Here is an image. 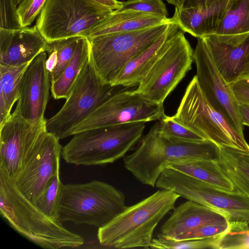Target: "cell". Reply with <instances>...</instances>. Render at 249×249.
<instances>
[{
    "label": "cell",
    "instance_id": "7c38bea8",
    "mask_svg": "<svg viewBox=\"0 0 249 249\" xmlns=\"http://www.w3.org/2000/svg\"><path fill=\"white\" fill-rule=\"evenodd\" d=\"M135 89L121 91L111 97L74 127L70 135L110 125L159 121L167 116L163 104L149 100Z\"/></svg>",
    "mask_w": 249,
    "mask_h": 249
},
{
    "label": "cell",
    "instance_id": "83f0119b",
    "mask_svg": "<svg viewBox=\"0 0 249 249\" xmlns=\"http://www.w3.org/2000/svg\"><path fill=\"white\" fill-rule=\"evenodd\" d=\"M249 32V0H230L215 33L231 35Z\"/></svg>",
    "mask_w": 249,
    "mask_h": 249
},
{
    "label": "cell",
    "instance_id": "d590c367",
    "mask_svg": "<svg viewBox=\"0 0 249 249\" xmlns=\"http://www.w3.org/2000/svg\"><path fill=\"white\" fill-rule=\"evenodd\" d=\"M228 227L229 223L204 225L182 234L177 240L201 239L212 237L223 233Z\"/></svg>",
    "mask_w": 249,
    "mask_h": 249
},
{
    "label": "cell",
    "instance_id": "8fae6325",
    "mask_svg": "<svg viewBox=\"0 0 249 249\" xmlns=\"http://www.w3.org/2000/svg\"><path fill=\"white\" fill-rule=\"evenodd\" d=\"M194 50L178 30L167 39L155 64L135 90L149 100L163 104L192 69Z\"/></svg>",
    "mask_w": 249,
    "mask_h": 249
},
{
    "label": "cell",
    "instance_id": "30bf717a",
    "mask_svg": "<svg viewBox=\"0 0 249 249\" xmlns=\"http://www.w3.org/2000/svg\"><path fill=\"white\" fill-rule=\"evenodd\" d=\"M156 187L216 210L225 215L229 223H249V198L235 188L232 191L222 190L170 168L162 172Z\"/></svg>",
    "mask_w": 249,
    "mask_h": 249
},
{
    "label": "cell",
    "instance_id": "5b68a950",
    "mask_svg": "<svg viewBox=\"0 0 249 249\" xmlns=\"http://www.w3.org/2000/svg\"><path fill=\"white\" fill-rule=\"evenodd\" d=\"M124 194L112 185L99 180L63 185L58 220L75 224L104 227L122 212Z\"/></svg>",
    "mask_w": 249,
    "mask_h": 249
},
{
    "label": "cell",
    "instance_id": "8d00e7d4",
    "mask_svg": "<svg viewBox=\"0 0 249 249\" xmlns=\"http://www.w3.org/2000/svg\"><path fill=\"white\" fill-rule=\"evenodd\" d=\"M230 85L238 103L249 104V80L240 78Z\"/></svg>",
    "mask_w": 249,
    "mask_h": 249
},
{
    "label": "cell",
    "instance_id": "d4e9b609",
    "mask_svg": "<svg viewBox=\"0 0 249 249\" xmlns=\"http://www.w3.org/2000/svg\"><path fill=\"white\" fill-rule=\"evenodd\" d=\"M218 164L234 187L249 198V152L220 147Z\"/></svg>",
    "mask_w": 249,
    "mask_h": 249
},
{
    "label": "cell",
    "instance_id": "52a82bcc",
    "mask_svg": "<svg viewBox=\"0 0 249 249\" xmlns=\"http://www.w3.org/2000/svg\"><path fill=\"white\" fill-rule=\"evenodd\" d=\"M172 118L220 147H229L249 152L245 136L241 135L209 102L196 76L188 85L176 113Z\"/></svg>",
    "mask_w": 249,
    "mask_h": 249
},
{
    "label": "cell",
    "instance_id": "e575fe53",
    "mask_svg": "<svg viewBox=\"0 0 249 249\" xmlns=\"http://www.w3.org/2000/svg\"><path fill=\"white\" fill-rule=\"evenodd\" d=\"M47 0H22L18 6V14L22 27L28 26L39 15Z\"/></svg>",
    "mask_w": 249,
    "mask_h": 249
},
{
    "label": "cell",
    "instance_id": "cb8c5ba5",
    "mask_svg": "<svg viewBox=\"0 0 249 249\" xmlns=\"http://www.w3.org/2000/svg\"><path fill=\"white\" fill-rule=\"evenodd\" d=\"M167 168L175 169L222 190L232 191L235 189L216 160H178L168 164Z\"/></svg>",
    "mask_w": 249,
    "mask_h": 249
},
{
    "label": "cell",
    "instance_id": "ffe728a7",
    "mask_svg": "<svg viewBox=\"0 0 249 249\" xmlns=\"http://www.w3.org/2000/svg\"><path fill=\"white\" fill-rule=\"evenodd\" d=\"M229 1L218 0L208 6L202 7H175L172 18L181 31L200 38L215 33Z\"/></svg>",
    "mask_w": 249,
    "mask_h": 249
},
{
    "label": "cell",
    "instance_id": "603a6c76",
    "mask_svg": "<svg viewBox=\"0 0 249 249\" xmlns=\"http://www.w3.org/2000/svg\"><path fill=\"white\" fill-rule=\"evenodd\" d=\"M90 57L89 39L81 37L74 54L59 78L51 85V91L55 99H67L84 72Z\"/></svg>",
    "mask_w": 249,
    "mask_h": 249
},
{
    "label": "cell",
    "instance_id": "d6a6232c",
    "mask_svg": "<svg viewBox=\"0 0 249 249\" xmlns=\"http://www.w3.org/2000/svg\"><path fill=\"white\" fill-rule=\"evenodd\" d=\"M133 10L154 14L167 18L168 11L162 0H128L122 2L116 11Z\"/></svg>",
    "mask_w": 249,
    "mask_h": 249
},
{
    "label": "cell",
    "instance_id": "ac0fdd59",
    "mask_svg": "<svg viewBox=\"0 0 249 249\" xmlns=\"http://www.w3.org/2000/svg\"><path fill=\"white\" fill-rule=\"evenodd\" d=\"M47 41L36 25L16 29L0 28V64L18 67L46 51Z\"/></svg>",
    "mask_w": 249,
    "mask_h": 249
},
{
    "label": "cell",
    "instance_id": "6da1fadb",
    "mask_svg": "<svg viewBox=\"0 0 249 249\" xmlns=\"http://www.w3.org/2000/svg\"><path fill=\"white\" fill-rule=\"evenodd\" d=\"M135 151L123 158L124 167L142 184L156 186L162 172L178 160L218 161L220 147L205 140L189 141L163 134L154 125L141 138Z\"/></svg>",
    "mask_w": 249,
    "mask_h": 249
},
{
    "label": "cell",
    "instance_id": "4316f807",
    "mask_svg": "<svg viewBox=\"0 0 249 249\" xmlns=\"http://www.w3.org/2000/svg\"><path fill=\"white\" fill-rule=\"evenodd\" d=\"M81 37H72L48 42L45 51L47 53L46 67L51 84L59 78L70 62Z\"/></svg>",
    "mask_w": 249,
    "mask_h": 249
},
{
    "label": "cell",
    "instance_id": "836d02e7",
    "mask_svg": "<svg viewBox=\"0 0 249 249\" xmlns=\"http://www.w3.org/2000/svg\"><path fill=\"white\" fill-rule=\"evenodd\" d=\"M18 6L16 0H0V28L16 29L22 27Z\"/></svg>",
    "mask_w": 249,
    "mask_h": 249
},
{
    "label": "cell",
    "instance_id": "9a60e30c",
    "mask_svg": "<svg viewBox=\"0 0 249 249\" xmlns=\"http://www.w3.org/2000/svg\"><path fill=\"white\" fill-rule=\"evenodd\" d=\"M47 53H39L28 65L21 81L20 93L12 113L33 126L46 123L44 113L47 107L51 82L46 67Z\"/></svg>",
    "mask_w": 249,
    "mask_h": 249
},
{
    "label": "cell",
    "instance_id": "f546056e",
    "mask_svg": "<svg viewBox=\"0 0 249 249\" xmlns=\"http://www.w3.org/2000/svg\"><path fill=\"white\" fill-rule=\"evenodd\" d=\"M59 174L54 176L49 182L35 205L46 216L58 219V213L63 187Z\"/></svg>",
    "mask_w": 249,
    "mask_h": 249
},
{
    "label": "cell",
    "instance_id": "7bdbcfd3",
    "mask_svg": "<svg viewBox=\"0 0 249 249\" xmlns=\"http://www.w3.org/2000/svg\"><path fill=\"white\" fill-rule=\"evenodd\" d=\"M22 0H16L17 4L18 5Z\"/></svg>",
    "mask_w": 249,
    "mask_h": 249
},
{
    "label": "cell",
    "instance_id": "60d3db41",
    "mask_svg": "<svg viewBox=\"0 0 249 249\" xmlns=\"http://www.w3.org/2000/svg\"><path fill=\"white\" fill-rule=\"evenodd\" d=\"M240 78L249 80V55L243 67L239 79Z\"/></svg>",
    "mask_w": 249,
    "mask_h": 249
},
{
    "label": "cell",
    "instance_id": "44dd1931",
    "mask_svg": "<svg viewBox=\"0 0 249 249\" xmlns=\"http://www.w3.org/2000/svg\"><path fill=\"white\" fill-rule=\"evenodd\" d=\"M178 30L175 23H172L163 34L125 65L113 85L137 87L160 56L167 39Z\"/></svg>",
    "mask_w": 249,
    "mask_h": 249
},
{
    "label": "cell",
    "instance_id": "74e56055",
    "mask_svg": "<svg viewBox=\"0 0 249 249\" xmlns=\"http://www.w3.org/2000/svg\"><path fill=\"white\" fill-rule=\"evenodd\" d=\"M217 0H184L182 7H206L212 4Z\"/></svg>",
    "mask_w": 249,
    "mask_h": 249
},
{
    "label": "cell",
    "instance_id": "e0dca14e",
    "mask_svg": "<svg viewBox=\"0 0 249 249\" xmlns=\"http://www.w3.org/2000/svg\"><path fill=\"white\" fill-rule=\"evenodd\" d=\"M219 72L228 84L238 80L249 55V32L213 34L200 37Z\"/></svg>",
    "mask_w": 249,
    "mask_h": 249
},
{
    "label": "cell",
    "instance_id": "b9f144b4",
    "mask_svg": "<svg viewBox=\"0 0 249 249\" xmlns=\"http://www.w3.org/2000/svg\"><path fill=\"white\" fill-rule=\"evenodd\" d=\"M168 3L172 4L178 8L182 7L184 0H165Z\"/></svg>",
    "mask_w": 249,
    "mask_h": 249
},
{
    "label": "cell",
    "instance_id": "8992f818",
    "mask_svg": "<svg viewBox=\"0 0 249 249\" xmlns=\"http://www.w3.org/2000/svg\"><path fill=\"white\" fill-rule=\"evenodd\" d=\"M173 23L87 37L90 43V57L102 82L113 85L125 65Z\"/></svg>",
    "mask_w": 249,
    "mask_h": 249
},
{
    "label": "cell",
    "instance_id": "3957f363",
    "mask_svg": "<svg viewBox=\"0 0 249 249\" xmlns=\"http://www.w3.org/2000/svg\"><path fill=\"white\" fill-rule=\"evenodd\" d=\"M179 197L172 191L161 189L126 207L110 222L98 228L99 243L110 248H150L156 227L175 208Z\"/></svg>",
    "mask_w": 249,
    "mask_h": 249
},
{
    "label": "cell",
    "instance_id": "277c9868",
    "mask_svg": "<svg viewBox=\"0 0 249 249\" xmlns=\"http://www.w3.org/2000/svg\"><path fill=\"white\" fill-rule=\"evenodd\" d=\"M145 123H125L76 134L62 147L61 155L66 162L76 165L112 163L140 141Z\"/></svg>",
    "mask_w": 249,
    "mask_h": 249
},
{
    "label": "cell",
    "instance_id": "f35d334b",
    "mask_svg": "<svg viewBox=\"0 0 249 249\" xmlns=\"http://www.w3.org/2000/svg\"><path fill=\"white\" fill-rule=\"evenodd\" d=\"M238 109L242 124L249 126V104L238 103Z\"/></svg>",
    "mask_w": 249,
    "mask_h": 249
},
{
    "label": "cell",
    "instance_id": "4fadbf2b",
    "mask_svg": "<svg viewBox=\"0 0 249 249\" xmlns=\"http://www.w3.org/2000/svg\"><path fill=\"white\" fill-rule=\"evenodd\" d=\"M59 141L55 135L44 130L19 174L13 181L19 192L34 204L51 179L59 174L62 147Z\"/></svg>",
    "mask_w": 249,
    "mask_h": 249
},
{
    "label": "cell",
    "instance_id": "ab89813d",
    "mask_svg": "<svg viewBox=\"0 0 249 249\" xmlns=\"http://www.w3.org/2000/svg\"><path fill=\"white\" fill-rule=\"evenodd\" d=\"M112 10H116L122 6V2L117 0H92Z\"/></svg>",
    "mask_w": 249,
    "mask_h": 249
},
{
    "label": "cell",
    "instance_id": "5bb4252c",
    "mask_svg": "<svg viewBox=\"0 0 249 249\" xmlns=\"http://www.w3.org/2000/svg\"><path fill=\"white\" fill-rule=\"evenodd\" d=\"M196 76L199 87L211 105L226 118L231 126L244 136L238 103L230 85L216 68L201 38H197L193 53Z\"/></svg>",
    "mask_w": 249,
    "mask_h": 249
},
{
    "label": "cell",
    "instance_id": "2e32d148",
    "mask_svg": "<svg viewBox=\"0 0 249 249\" xmlns=\"http://www.w3.org/2000/svg\"><path fill=\"white\" fill-rule=\"evenodd\" d=\"M46 129V123L33 126L12 114L0 126V169L12 180L19 174L37 139Z\"/></svg>",
    "mask_w": 249,
    "mask_h": 249
},
{
    "label": "cell",
    "instance_id": "7402d4cb",
    "mask_svg": "<svg viewBox=\"0 0 249 249\" xmlns=\"http://www.w3.org/2000/svg\"><path fill=\"white\" fill-rule=\"evenodd\" d=\"M174 22L172 18L133 10L116 11L90 29L83 36L90 37L118 32L136 30Z\"/></svg>",
    "mask_w": 249,
    "mask_h": 249
},
{
    "label": "cell",
    "instance_id": "7a4b0ae2",
    "mask_svg": "<svg viewBox=\"0 0 249 249\" xmlns=\"http://www.w3.org/2000/svg\"><path fill=\"white\" fill-rule=\"evenodd\" d=\"M0 212L16 231L42 248H74L84 243L82 236L67 230L58 220L41 212L0 169Z\"/></svg>",
    "mask_w": 249,
    "mask_h": 249
},
{
    "label": "cell",
    "instance_id": "484cf974",
    "mask_svg": "<svg viewBox=\"0 0 249 249\" xmlns=\"http://www.w3.org/2000/svg\"><path fill=\"white\" fill-rule=\"evenodd\" d=\"M30 63L18 67L0 64V126L12 115L19 96L23 74Z\"/></svg>",
    "mask_w": 249,
    "mask_h": 249
},
{
    "label": "cell",
    "instance_id": "d6986e66",
    "mask_svg": "<svg viewBox=\"0 0 249 249\" xmlns=\"http://www.w3.org/2000/svg\"><path fill=\"white\" fill-rule=\"evenodd\" d=\"M228 223V218L222 213L188 199L173 209L158 235L177 240L182 234L204 225Z\"/></svg>",
    "mask_w": 249,
    "mask_h": 249
},
{
    "label": "cell",
    "instance_id": "9c48e42d",
    "mask_svg": "<svg viewBox=\"0 0 249 249\" xmlns=\"http://www.w3.org/2000/svg\"><path fill=\"white\" fill-rule=\"evenodd\" d=\"M113 12L92 0H47L36 25L49 42L82 36Z\"/></svg>",
    "mask_w": 249,
    "mask_h": 249
},
{
    "label": "cell",
    "instance_id": "4dcf8cb0",
    "mask_svg": "<svg viewBox=\"0 0 249 249\" xmlns=\"http://www.w3.org/2000/svg\"><path fill=\"white\" fill-rule=\"evenodd\" d=\"M215 236L201 239L173 240L157 235L153 238L150 246L151 249H213Z\"/></svg>",
    "mask_w": 249,
    "mask_h": 249
},
{
    "label": "cell",
    "instance_id": "1f68e13d",
    "mask_svg": "<svg viewBox=\"0 0 249 249\" xmlns=\"http://www.w3.org/2000/svg\"><path fill=\"white\" fill-rule=\"evenodd\" d=\"M154 126L161 133L179 139L193 142L206 140L197 134L174 121L171 117L166 116L159 120L155 123Z\"/></svg>",
    "mask_w": 249,
    "mask_h": 249
},
{
    "label": "cell",
    "instance_id": "ba28073f",
    "mask_svg": "<svg viewBox=\"0 0 249 249\" xmlns=\"http://www.w3.org/2000/svg\"><path fill=\"white\" fill-rule=\"evenodd\" d=\"M136 88L104 84L96 71L90 57L62 107L55 115L46 120V130L59 140L71 136V132L74 127L111 97L121 91Z\"/></svg>",
    "mask_w": 249,
    "mask_h": 249
},
{
    "label": "cell",
    "instance_id": "f1b7e54d",
    "mask_svg": "<svg viewBox=\"0 0 249 249\" xmlns=\"http://www.w3.org/2000/svg\"><path fill=\"white\" fill-rule=\"evenodd\" d=\"M249 223H229L228 229L215 236L213 249H249Z\"/></svg>",
    "mask_w": 249,
    "mask_h": 249
}]
</instances>
